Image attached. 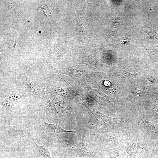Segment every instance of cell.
Here are the masks:
<instances>
[{
    "instance_id": "cell-9",
    "label": "cell",
    "mask_w": 158,
    "mask_h": 158,
    "mask_svg": "<svg viewBox=\"0 0 158 158\" xmlns=\"http://www.w3.org/2000/svg\"><path fill=\"white\" fill-rule=\"evenodd\" d=\"M65 157H64V158H67V157H66V156H65Z\"/></svg>"
},
{
    "instance_id": "cell-5",
    "label": "cell",
    "mask_w": 158,
    "mask_h": 158,
    "mask_svg": "<svg viewBox=\"0 0 158 158\" xmlns=\"http://www.w3.org/2000/svg\"><path fill=\"white\" fill-rule=\"evenodd\" d=\"M22 80L26 87L34 95H39L44 93V88L40 86L25 75H23Z\"/></svg>"
},
{
    "instance_id": "cell-1",
    "label": "cell",
    "mask_w": 158,
    "mask_h": 158,
    "mask_svg": "<svg viewBox=\"0 0 158 158\" xmlns=\"http://www.w3.org/2000/svg\"><path fill=\"white\" fill-rule=\"evenodd\" d=\"M65 156L67 157L102 158L96 147L89 142L62 145Z\"/></svg>"
},
{
    "instance_id": "cell-8",
    "label": "cell",
    "mask_w": 158,
    "mask_h": 158,
    "mask_svg": "<svg viewBox=\"0 0 158 158\" xmlns=\"http://www.w3.org/2000/svg\"><path fill=\"white\" fill-rule=\"evenodd\" d=\"M134 92L137 95H139L141 93V90L140 87L137 85H134L132 87Z\"/></svg>"
},
{
    "instance_id": "cell-6",
    "label": "cell",
    "mask_w": 158,
    "mask_h": 158,
    "mask_svg": "<svg viewBox=\"0 0 158 158\" xmlns=\"http://www.w3.org/2000/svg\"><path fill=\"white\" fill-rule=\"evenodd\" d=\"M32 144L34 154L36 158H51L48 148L38 145L33 140Z\"/></svg>"
},
{
    "instance_id": "cell-3",
    "label": "cell",
    "mask_w": 158,
    "mask_h": 158,
    "mask_svg": "<svg viewBox=\"0 0 158 158\" xmlns=\"http://www.w3.org/2000/svg\"><path fill=\"white\" fill-rule=\"evenodd\" d=\"M41 126L44 132L47 135L55 137L60 133L65 132H71L80 135L76 131L66 130L61 128L58 123L56 124L49 123L45 121L41 122Z\"/></svg>"
},
{
    "instance_id": "cell-2",
    "label": "cell",
    "mask_w": 158,
    "mask_h": 158,
    "mask_svg": "<svg viewBox=\"0 0 158 158\" xmlns=\"http://www.w3.org/2000/svg\"><path fill=\"white\" fill-rule=\"evenodd\" d=\"M77 101L91 111L96 119L98 126L97 127L104 130L110 129L122 121L121 118H113L105 115L97 110L93 105L82 99H77Z\"/></svg>"
},
{
    "instance_id": "cell-10",
    "label": "cell",
    "mask_w": 158,
    "mask_h": 158,
    "mask_svg": "<svg viewBox=\"0 0 158 158\" xmlns=\"http://www.w3.org/2000/svg\"><path fill=\"white\" fill-rule=\"evenodd\" d=\"M40 32H41L40 31Z\"/></svg>"
},
{
    "instance_id": "cell-7",
    "label": "cell",
    "mask_w": 158,
    "mask_h": 158,
    "mask_svg": "<svg viewBox=\"0 0 158 158\" xmlns=\"http://www.w3.org/2000/svg\"><path fill=\"white\" fill-rule=\"evenodd\" d=\"M126 150L131 158H143L140 151L136 147L128 145Z\"/></svg>"
},
{
    "instance_id": "cell-4",
    "label": "cell",
    "mask_w": 158,
    "mask_h": 158,
    "mask_svg": "<svg viewBox=\"0 0 158 158\" xmlns=\"http://www.w3.org/2000/svg\"><path fill=\"white\" fill-rule=\"evenodd\" d=\"M44 90L52 94L59 95L66 98L71 97L76 94L74 90L51 85L44 88Z\"/></svg>"
}]
</instances>
